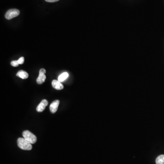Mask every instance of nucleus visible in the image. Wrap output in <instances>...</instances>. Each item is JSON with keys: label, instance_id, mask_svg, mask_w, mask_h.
<instances>
[{"label": "nucleus", "instance_id": "nucleus-3", "mask_svg": "<svg viewBox=\"0 0 164 164\" xmlns=\"http://www.w3.org/2000/svg\"><path fill=\"white\" fill-rule=\"evenodd\" d=\"M19 14H20V11H19V10L16 9H12L7 11L5 16L6 19L10 20L18 16Z\"/></svg>", "mask_w": 164, "mask_h": 164}, {"label": "nucleus", "instance_id": "nucleus-2", "mask_svg": "<svg viewBox=\"0 0 164 164\" xmlns=\"http://www.w3.org/2000/svg\"><path fill=\"white\" fill-rule=\"evenodd\" d=\"M22 136L24 138L32 144H34L36 142V136L29 131L25 130L23 131Z\"/></svg>", "mask_w": 164, "mask_h": 164}, {"label": "nucleus", "instance_id": "nucleus-13", "mask_svg": "<svg viewBox=\"0 0 164 164\" xmlns=\"http://www.w3.org/2000/svg\"><path fill=\"white\" fill-rule=\"evenodd\" d=\"M46 71L45 69H42L39 71V75H45Z\"/></svg>", "mask_w": 164, "mask_h": 164}, {"label": "nucleus", "instance_id": "nucleus-1", "mask_svg": "<svg viewBox=\"0 0 164 164\" xmlns=\"http://www.w3.org/2000/svg\"><path fill=\"white\" fill-rule=\"evenodd\" d=\"M17 142L18 147L22 150L30 151L33 148L32 144L27 141L24 138H19Z\"/></svg>", "mask_w": 164, "mask_h": 164}, {"label": "nucleus", "instance_id": "nucleus-11", "mask_svg": "<svg viewBox=\"0 0 164 164\" xmlns=\"http://www.w3.org/2000/svg\"><path fill=\"white\" fill-rule=\"evenodd\" d=\"M11 65L13 67H17L19 65V63H18L17 61H13L11 63Z\"/></svg>", "mask_w": 164, "mask_h": 164}, {"label": "nucleus", "instance_id": "nucleus-8", "mask_svg": "<svg viewBox=\"0 0 164 164\" xmlns=\"http://www.w3.org/2000/svg\"><path fill=\"white\" fill-rule=\"evenodd\" d=\"M46 78V76L45 75H39V76L37 79V82L38 84H42L45 82Z\"/></svg>", "mask_w": 164, "mask_h": 164}, {"label": "nucleus", "instance_id": "nucleus-12", "mask_svg": "<svg viewBox=\"0 0 164 164\" xmlns=\"http://www.w3.org/2000/svg\"><path fill=\"white\" fill-rule=\"evenodd\" d=\"M18 63L19 64H22L24 62V57H20L19 59H18Z\"/></svg>", "mask_w": 164, "mask_h": 164}, {"label": "nucleus", "instance_id": "nucleus-7", "mask_svg": "<svg viewBox=\"0 0 164 164\" xmlns=\"http://www.w3.org/2000/svg\"><path fill=\"white\" fill-rule=\"evenodd\" d=\"M16 76L22 79H27L28 78V74L23 70H20L16 74Z\"/></svg>", "mask_w": 164, "mask_h": 164}, {"label": "nucleus", "instance_id": "nucleus-4", "mask_svg": "<svg viewBox=\"0 0 164 164\" xmlns=\"http://www.w3.org/2000/svg\"><path fill=\"white\" fill-rule=\"evenodd\" d=\"M48 105V101L46 99H43L37 107V111L38 112H42L45 110V108Z\"/></svg>", "mask_w": 164, "mask_h": 164}, {"label": "nucleus", "instance_id": "nucleus-9", "mask_svg": "<svg viewBox=\"0 0 164 164\" xmlns=\"http://www.w3.org/2000/svg\"><path fill=\"white\" fill-rule=\"evenodd\" d=\"M69 76V74L68 73L64 72V73H63L59 76L58 78V80L60 81V82H63L68 78Z\"/></svg>", "mask_w": 164, "mask_h": 164}, {"label": "nucleus", "instance_id": "nucleus-14", "mask_svg": "<svg viewBox=\"0 0 164 164\" xmlns=\"http://www.w3.org/2000/svg\"><path fill=\"white\" fill-rule=\"evenodd\" d=\"M59 0H45V1L48 2H55L58 1Z\"/></svg>", "mask_w": 164, "mask_h": 164}, {"label": "nucleus", "instance_id": "nucleus-5", "mask_svg": "<svg viewBox=\"0 0 164 164\" xmlns=\"http://www.w3.org/2000/svg\"><path fill=\"white\" fill-rule=\"evenodd\" d=\"M59 103L60 101L58 100H55L54 102H52V103L50 106V110L51 112L53 114H54L56 112L59 106Z\"/></svg>", "mask_w": 164, "mask_h": 164}, {"label": "nucleus", "instance_id": "nucleus-6", "mask_svg": "<svg viewBox=\"0 0 164 164\" xmlns=\"http://www.w3.org/2000/svg\"><path fill=\"white\" fill-rule=\"evenodd\" d=\"M52 84L53 88H54L58 90L63 89L64 88L63 85L58 80H53L52 81Z\"/></svg>", "mask_w": 164, "mask_h": 164}, {"label": "nucleus", "instance_id": "nucleus-10", "mask_svg": "<svg viewBox=\"0 0 164 164\" xmlns=\"http://www.w3.org/2000/svg\"><path fill=\"white\" fill-rule=\"evenodd\" d=\"M157 164H164V155H161L157 157L156 160Z\"/></svg>", "mask_w": 164, "mask_h": 164}]
</instances>
